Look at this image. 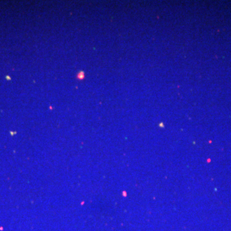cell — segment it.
Instances as JSON below:
<instances>
[{
  "label": "cell",
  "mask_w": 231,
  "mask_h": 231,
  "mask_svg": "<svg viewBox=\"0 0 231 231\" xmlns=\"http://www.w3.org/2000/svg\"><path fill=\"white\" fill-rule=\"evenodd\" d=\"M84 77H85V73H84V71L79 72V73L77 74V76H76V78L78 79H79V80H83Z\"/></svg>",
  "instance_id": "6da1fadb"
}]
</instances>
